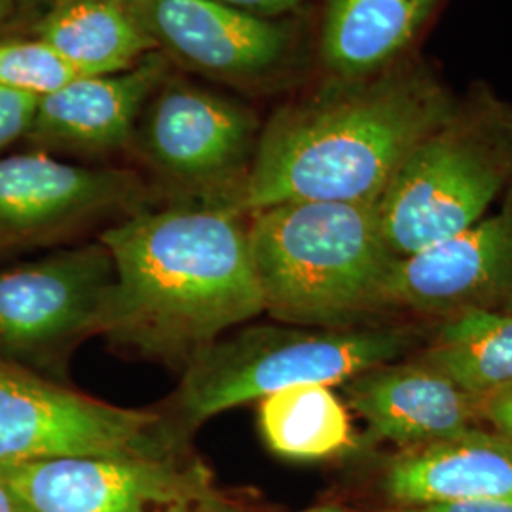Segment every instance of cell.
<instances>
[{
	"instance_id": "6da1fadb",
	"label": "cell",
	"mask_w": 512,
	"mask_h": 512,
	"mask_svg": "<svg viewBox=\"0 0 512 512\" xmlns=\"http://www.w3.org/2000/svg\"><path fill=\"white\" fill-rule=\"evenodd\" d=\"M437 71L410 57L385 73L332 80L275 112L222 205L251 215L281 203H378L397 169L458 105Z\"/></svg>"
},
{
	"instance_id": "7a4b0ae2",
	"label": "cell",
	"mask_w": 512,
	"mask_h": 512,
	"mask_svg": "<svg viewBox=\"0 0 512 512\" xmlns=\"http://www.w3.org/2000/svg\"><path fill=\"white\" fill-rule=\"evenodd\" d=\"M99 241L114 262L101 327L114 346L184 368L264 313L245 215L198 200L139 209Z\"/></svg>"
},
{
	"instance_id": "3957f363",
	"label": "cell",
	"mask_w": 512,
	"mask_h": 512,
	"mask_svg": "<svg viewBox=\"0 0 512 512\" xmlns=\"http://www.w3.org/2000/svg\"><path fill=\"white\" fill-rule=\"evenodd\" d=\"M247 217L264 311L275 319L338 327L384 306L399 258L376 203H281Z\"/></svg>"
},
{
	"instance_id": "277c9868",
	"label": "cell",
	"mask_w": 512,
	"mask_h": 512,
	"mask_svg": "<svg viewBox=\"0 0 512 512\" xmlns=\"http://www.w3.org/2000/svg\"><path fill=\"white\" fill-rule=\"evenodd\" d=\"M512 186V103L478 84L414 148L376 203L397 258L454 238Z\"/></svg>"
},
{
	"instance_id": "5b68a950",
	"label": "cell",
	"mask_w": 512,
	"mask_h": 512,
	"mask_svg": "<svg viewBox=\"0 0 512 512\" xmlns=\"http://www.w3.org/2000/svg\"><path fill=\"white\" fill-rule=\"evenodd\" d=\"M406 348L393 329L294 330L241 325L200 351L183 368L173 397L184 431L241 404L298 384H346L395 361Z\"/></svg>"
},
{
	"instance_id": "8992f818",
	"label": "cell",
	"mask_w": 512,
	"mask_h": 512,
	"mask_svg": "<svg viewBox=\"0 0 512 512\" xmlns=\"http://www.w3.org/2000/svg\"><path fill=\"white\" fill-rule=\"evenodd\" d=\"M184 433L160 412L101 403L19 365H0V465L175 454Z\"/></svg>"
},
{
	"instance_id": "52a82bcc",
	"label": "cell",
	"mask_w": 512,
	"mask_h": 512,
	"mask_svg": "<svg viewBox=\"0 0 512 512\" xmlns=\"http://www.w3.org/2000/svg\"><path fill=\"white\" fill-rule=\"evenodd\" d=\"M0 478L23 512H236L183 452L0 465Z\"/></svg>"
},
{
	"instance_id": "ba28073f",
	"label": "cell",
	"mask_w": 512,
	"mask_h": 512,
	"mask_svg": "<svg viewBox=\"0 0 512 512\" xmlns=\"http://www.w3.org/2000/svg\"><path fill=\"white\" fill-rule=\"evenodd\" d=\"M258 135L253 110L169 74L133 141L165 181L198 202L219 203L245 177Z\"/></svg>"
},
{
	"instance_id": "9c48e42d",
	"label": "cell",
	"mask_w": 512,
	"mask_h": 512,
	"mask_svg": "<svg viewBox=\"0 0 512 512\" xmlns=\"http://www.w3.org/2000/svg\"><path fill=\"white\" fill-rule=\"evenodd\" d=\"M114 262L86 243L0 270V359L46 363L101 334Z\"/></svg>"
},
{
	"instance_id": "30bf717a",
	"label": "cell",
	"mask_w": 512,
	"mask_h": 512,
	"mask_svg": "<svg viewBox=\"0 0 512 512\" xmlns=\"http://www.w3.org/2000/svg\"><path fill=\"white\" fill-rule=\"evenodd\" d=\"M156 50L188 71L232 84L281 74L294 59L287 21L243 12L222 0H126Z\"/></svg>"
},
{
	"instance_id": "8fae6325",
	"label": "cell",
	"mask_w": 512,
	"mask_h": 512,
	"mask_svg": "<svg viewBox=\"0 0 512 512\" xmlns=\"http://www.w3.org/2000/svg\"><path fill=\"white\" fill-rule=\"evenodd\" d=\"M145 198L147 186L129 169L67 164L42 152L0 158V251L131 215Z\"/></svg>"
},
{
	"instance_id": "7c38bea8",
	"label": "cell",
	"mask_w": 512,
	"mask_h": 512,
	"mask_svg": "<svg viewBox=\"0 0 512 512\" xmlns=\"http://www.w3.org/2000/svg\"><path fill=\"white\" fill-rule=\"evenodd\" d=\"M503 300H512V194L497 215L399 258L384 294V306L427 313L490 310Z\"/></svg>"
},
{
	"instance_id": "4fadbf2b",
	"label": "cell",
	"mask_w": 512,
	"mask_h": 512,
	"mask_svg": "<svg viewBox=\"0 0 512 512\" xmlns=\"http://www.w3.org/2000/svg\"><path fill=\"white\" fill-rule=\"evenodd\" d=\"M162 52L145 55L126 71L82 76L38 99L29 139L40 147L107 154L128 147L148 101L171 74Z\"/></svg>"
},
{
	"instance_id": "5bb4252c",
	"label": "cell",
	"mask_w": 512,
	"mask_h": 512,
	"mask_svg": "<svg viewBox=\"0 0 512 512\" xmlns=\"http://www.w3.org/2000/svg\"><path fill=\"white\" fill-rule=\"evenodd\" d=\"M348 403L370 433L395 442L456 439L471 429L478 399L429 366H376L346 382Z\"/></svg>"
},
{
	"instance_id": "9a60e30c",
	"label": "cell",
	"mask_w": 512,
	"mask_h": 512,
	"mask_svg": "<svg viewBox=\"0 0 512 512\" xmlns=\"http://www.w3.org/2000/svg\"><path fill=\"white\" fill-rule=\"evenodd\" d=\"M385 492L403 507L463 501L512 505V442L473 429L425 444L389 467Z\"/></svg>"
},
{
	"instance_id": "2e32d148",
	"label": "cell",
	"mask_w": 512,
	"mask_h": 512,
	"mask_svg": "<svg viewBox=\"0 0 512 512\" xmlns=\"http://www.w3.org/2000/svg\"><path fill=\"white\" fill-rule=\"evenodd\" d=\"M440 0H325L319 57L332 80H361L412 57Z\"/></svg>"
},
{
	"instance_id": "e0dca14e",
	"label": "cell",
	"mask_w": 512,
	"mask_h": 512,
	"mask_svg": "<svg viewBox=\"0 0 512 512\" xmlns=\"http://www.w3.org/2000/svg\"><path fill=\"white\" fill-rule=\"evenodd\" d=\"M33 33L86 76L120 73L158 52L126 4L110 0H55Z\"/></svg>"
},
{
	"instance_id": "ac0fdd59",
	"label": "cell",
	"mask_w": 512,
	"mask_h": 512,
	"mask_svg": "<svg viewBox=\"0 0 512 512\" xmlns=\"http://www.w3.org/2000/svg\"><path fill=\"white\" fill-rule=\"evenodd\" d=\"M425 366L482 399L512 382V315L463 310L440 329Z\"/></svg>"
},
{
	"instance_id": "d6986e66",
	"label": "cell",
	"mask_w": 512,
	"mask_h": 512,
	"mask_svg": "<svg viewBox=\"0 0 512 512\" xmlns=\"http://www.w3.org/2000/svg\"><path fill=\"white\" fill-rule=\"evenodd\" d=\"M258 425L283 458H330L353 440L348 410L330 385H291L260 399Z\"/></svg>"
},
{
	"instance_id": "ffe728a7",
	"label": "cell",
	"mask_w": 512,
	"mask_h": 512,
	"mask_svg": "<svg viewBox=\"0 0 512 512\" xmlns=\"http://www.w3.org/2000/svg\"><path fill=\"white\" fill-rule=\"evenodd\" d=\"M82 76L86 74L38 38L0 42L2 88L29 93L40 99Z\"/></svg>"
},
{
	"instance_id": "44dd1931",
	"label": "cell",
	"mask_w": 512,
	"mask_h": 512,
	"mask_svg": "<svg viewBox=\"0 0 512 512\" xmlns=\"http://www.w3.org/2000/svg\"><path fill=\"white\" fill-rule=\"evenodd\" d=\"M38 97L0 86V150L27 137L37 116Z\"/></svg>"
},
{
	"instance_id": "7402d4cb",
	"label": "cell",
	"mask_w": 512,
	"mask_h": 512,
	"mask_svg": "<svg viewBox=\"0 0 512 512\" xmlns=\"http://www.w3.org/2000/svg\"><path fill=\"white\" fill-rule=\"evenodd\" d=\"M478 412L512 442V382L478 399Z\"/></svg>"
},
{
	"instance_id": "603a6c76",
	"label": "cell",
	"mask_w": 512,
	"mask_h": 512,
	"mask_svg": "<svg viewBox=\"0 0 512 512\" xmlns=\"http://www.w3.org/2000/svg\"><path fill=\"white\" fill-rule=\"evenodd\" d=\"M222 2L255 16L277 19L279 16L291 14L294 10L302 8L310 0H222Z\"/></svg>"
},
{
	"instance_id": "cb8c5ba5",
	"label": "cell",
	"mask_w": 512,
	"mask_h": 512,
	"mask_svg": "<svg viewBox=\"0 0 512 512\" xmlns=\"http://www.w3.org/2000/svg\"><path fill=\"white\" fill-rule=\"evenodd\" d=\"M397 512H512V505L495 503V501H463V503H433V505L404 507Z\"/></svg>"
},
{
	"instance_id": "d4e9b609",
	"label": "cell",
	"mask_w": 512,
	"mask_h": 512,
	"mask_svg": "<svg viewBox=\"0 0 512 512\" xmlns=\"http://www.w3.org/2000/svg\"><path fill=\"white\" fill-rule=\"evenodd\" d=\"M0 512H23L18 497L2 478H0Z\"/></svg>"
},
{
	"instance_id": "484cf974",
	"label": "cell",
	"mask_w": 512,
	"mask_h": 512,
	"mask_svg": "<svg viewBox=\"0 0 512 512\" xmlns=\"http://www.w3.org/2000/svg\"><path fill=\"white\" fill-rule=\"evenodd\" d=\"M16 0H0V27L6 23V19L12 16Z\"/></svg>"
},
{
	"instance_id": "4316f807",
	"label": "cell",
	"mask_w": 512,
	"mask_h": 512,
	"mask_svg": "<svg viewBox=\"0 0 512 512\" xmlns=\"http://www.w3.org/2000/svg\"><path fill=\"white\" fill-rule=\"evenodd\" d=\"M304 512H346L344 509H338V507H321V509H311V511Z\"/></svg>"
},
{
	"instance_id": "83f0119b",
	"label": "cell",
	"mask_w": 512,
	"mask_h": 512,
	"mask_svg": "<svg viewBox=\"0 0 512 512\" xmlns=\"http://www.w3.org/2000/svg\"><path fill=\"white\" fill-rule=\"evenodd\" d=\"M110 2H122V4H124V2H126V0H110Z\"/></svg>"
},
{
	"instance_id": "f1b7e54d",
	"label": "cell",
	"mask_w": 512,
	"mask_h": 512,
	"mask_svg": "<svg viewBox=\"0 0 512 512\" xmlns=\"http://www.w3.org/2000/svg\"><path fill=\"white\" fill-rule=\"evenodd\" d=\"M4 363H6V361H4V359H0V365H4Z\"/></svg>"
}]
</instances>
